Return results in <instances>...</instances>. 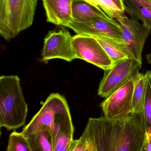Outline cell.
<instances>
[{
	"mask_svg": "<svg viewBox=\"0 0 151 151\" xmlns=\"http://www.w3.org/2000/svg\"><path fill=\"white\" fill-rule=\"evenodd\" d=\"M150 1H151V0H150Z\"/></svg>",
	"mask_w": 151,
	"mask_h": 151,
	"instance_id": "obj_25",
	"label": "cell"
},
{
	"mask_svg": "<svg viewBox=\"0 0 151 151\" xmlns=\"http://www.w3.org/2000/svg\"><path fill=\"white\" fill-rule=\"evenodd\" d=\"M47 20L58 26L65 27L73 22L72 5L73 0H42Z\"/></svg>",
	"mask_w": 151,
	"mask_h": 151,
	"instance_id": "obj_11",
	"label": "cell"
},
{
	"mask_svg": "<svg viewBox=\"0 0 151 151\" xmlns=\"http://www.w3.org/2000/svg\"><path fill=\"white\" fill-rule=\"evenodd\" d=\"M65 27L71 29L77 34L123 40L121 26L117 21L113 22L93 17L85 22H70Z\"/></svg>",
	"mask_w": 151,
	"mask_h": 151,
	"instance_id": "obj_10",
	"label": "cell"
},
{
	"mask_svg": "<svg viewBox=\"0 0 151 151\" xmlns=\"http://www.w3.org/2000/svg\"><path fill=\"white\" fill-rule=\"evenodd\" d=\"M25 101L17 76H2L0 78V126L7 130L24 126L28 114Z\"/></svg>",
	"mask_w": 151,
	"mask_h": 151,
	"instance_id": "obj_2",
	"label": "cell"
},
{
	"mask_svg": "<svg viewBox=\"0 0 151 151\" xmlns=\"http://www.w3.org/2000/svg\"><path fill=\"white\" fill-rule=\"evenodd\" d=\"M42 126L50 127L54 139L59 133H74V125L68 102L59 93H51L42 107L23 129L26 135Z\"/></svg>",
	"mask_w": 151,
	"mask_h": 151,
	"instance_id": "obj_3",
	"label": "cell"
},
{
	"mask_svg": "<svg viewBox=\"0 0 151 151\" xmlns=\"http://www.w3.org/2000/svg\"><path fill=\"white\" fill-rule=\"evenodd\" d=\"M129 18L125 14L115 17L122 29V37L127 43L134 60L142 66V53L145 42L151 32L133 17Z\"/></svg>",
	"mask_w": 151,
	"mask_h": 151,
	"instance_id": "obj_8",
	"label": "cell"
},
{
	"mask_svg": "<svg viewBox=\"0 0 151 151\" xmlns=\"http://www.w3.org/2000/svg\"><path fill=\"white\" fill-rule=\"evenodd\" d=\"M72 37L69 32L64 28L49 32L44 39L42 61L59 59L71 62L76 59Z\"/></svg>",
	"mask_w": 151,
	"mask_h": 151,
	"instance_id": "obj_9",
	"label": "cell"
},
{
	"mask_svg": "<svg viewBox=\"0 0 151 151\" xmlns=\"http://www.w3.org/2000/svg\"><path fill=\"white\" fill-rule=\"evenodd\" d=\"M126 3L125 11L130 16L139 20L151 32V7L141 5L129 0H124Z\"/></svg>",
	"mask_w": 151,
	"mask_h": 151,
	"instance_id": "obj_15",
	"label": "cell"
},
{
	"mask_svg": "<svg viewBox=\"0 0 151 151\" xmlns=\"http://www.w3.org/2000/svg\"><path fill=\"white\" fill-rule=\"evenodd\" d=\"M72 42L77 59L86 61L104 70L110 68L114 65L94 37L77 34L72 37Z\"/></svg>",
	"mask_w": 151,
	"mask_h": 151,
	"instance_id": "obj_7",
	"label": "cell"
},
{
	"mask_svg": "<svg viewBox=\"0 0 151 151\" xmlns=\"http://www.w3.org/2000/svg\"><path fill=\"white\" fill-rule=\"evenodd\" d=\"M100 8L113 19L125 11L124 0H102Z\"/></svg>",
	"mask_w": 151,
	"mask_h": 151,
	"instance_id": "obj_19",
	"label": "cell"
},
{
	"mask_svg": "<svg viewBox=\"0 0 151 151\" xmlns=\"http://www.w3.org/2000/svg\"><path fill=\"white\" fill-rule=\"evenodd\" d=\"M73 22L83 23L93 17H99L108 21H116L109 16L100 8L85 0H73L72 5Z\"/></svg>",
	"mask_w": 151,
	"mask_h": 151,
	"instance_id": "obj_12",
	"label": "cell"
},
{
	"mask_svg": "<svg viewBox=\"0 0 151 151\" xmlns=\"http://www.w3.org/2000/svg\"><path fill=\"white\" fill-rule=\"evenodd\" d=\"M73 133H59L54 139V151H69Z\"/></svg>",
	"mask_w": 151,
	"mask_h": 151,
	"instance_id": "obj_20",
	"label": "cell"
},
{
	"mask_svg": "<svg viewBox=\"0 0 151 151\" xmlns=\"http://www.w3.org/2000/svg\"><path fill=\"white\" fill-rule=\"evenodd\" d=\"M129 1L141 4V5H145V6L151 7V1L150 0H129Z\"/></svg>",
	"mask_w": 151,
	"mask_h": 151,
	"instance_id": "obj_23",
	"label": "cell"
},
{
	"mask_svg": "<svg viewBox=\"0 0 151 151\" xmlns=\"http://www.w3.org/2000/svg\"><path fill=\"white\" fill-rule=\"evenodd\" d=\"M145 74L147 77V82L143 117L146 137L151 134V70H147Z\"/></svg>",
	"mask_w": 151,
	"mask_h": 151,
	"instance_id": "obj_17",
	"label": "cell"
},
{
	"mask_svg": "<svg viewBox=\"0 0 151 151\" xmlns=\"http://www.w3.org/2000/svg\"><path fill=\"white\" fill-rule=\"evenodd\" d=\"M141 66L135 60L128 58L115 63L112 68L104 70L98 90V95L101 98H107L132 77L139 73Z\"/></svg>",
	"mask_w": 151,
	"mask_h": 151,
	"instance_id": "obj_5",
	"label": "cell"
},
{
	"mask_svg": "<svg viewBox=\"0 0 151 151\" xmlns=\"http://www.w3.org/2000/svg\"><path fill=\"white\" fill-rule=\"evenodd\" d=\"M80 138L86 143L87 151H143V113L121 119L91 117Z\"/></svg>",
	"mask_w": 151,
	"mask_h": 151,
	"instance_id": "obj_1",
	"label": "cell"
},
{
	"mask_svg": "<svg viewBox=\"0 0 151 151\" xmlns=\"http://www.w3.org/2000/svg\"><path fill=\"white\" fill-rule=\"evenodd\" d=\"M69 151H87V146L84 140L79 139L72 140Z\"/></svg>",
	"mask_w": 151,
	"mask_h": 151,
	"instance_id": "obj_21",
	"label": "cell"
},
{
	"mask_svg": "<svg viewBox=\"0 0 151 151\" xmlns=\"http://www.w3.org/2000/svg\"><path fill=\"white\" fill-rule=\"evenodd\" d=\"M38 0H0V34L6 41L32 25Z\"/></svg>",
	"mask_w": 151,
	"mask_h": 151,
	"instance_id": "obj_4",
	"label": "cell"
},
{
	"mask_svg": "<svg viewBox=\"0 0 151 151\" xmlns=\"http://www.w3.org/2000/svg\"><path fill=\"white\" fill-rule=\"evenodd\" d=\"M147 82L146 74L139 72L135 82L132 96V107L133 114L143 113Z\"/></svg>",
	"mask_w": 151,
	"mask_h": 151,
	"instance_id": "obj_16",
	"label": "cell"
},
{
	"mask_svg": "<svg viewBox=\"0 0 151 151\" xmlns=\"http://www.w3.org/2000/svg\"><path fill=\"white\" fill-rule=\"evenodd\" d=\"M139 73L132 77L101 102V107L104 116L109 119H121L133 114L132 96Z\"/></svg>",
	"mask_w": 151,
	"mask_h": 151,
	"instance_id": "obj_6",
	"label": "cell"
},
{
	"mask_svg": "<svg viewBox=\"0 0 151 151\" xmlns=\"http://www.w3.org/2000/svg\"><path fill=\"white\" fill-rule=\"evenodd\" d=\"M143 151H151V134L146 137L145 143Z\"/></svg>",
	"mask_w": 151,
	"mask_h": 151,
	"instance_id": "obj_22",
	"label": "cell"
},
{
	"mask_svg": "<svg viewBox=\"0 0 151 151\" xmlns=\"http://www.w3.org/2000/svg\"><path fill=\"white\" fill-rule=\"evenodd\" d=\"M93 37L101 45L113 64L128 58L134 60L128 45L124 40L104 37Z\"/></svg>",
	"mask_w": 151,
	"mask_h": 151,
	"instance_id": "obj_13",
	"label": "cell"
},
{
	"mask_svg": "<svg viewBox=\"0 0 151 151\" xmlns=\"http://www.w3.org/2000/svg\"><path fill=\"white\" fill-rule=\"evenodd\" d=\"M146 57L148 63L151 64V53L147 55Z\"/></svg>",
	"mask_w": 151,
	"mask_h": 151,
	"instance_id": "obj_24",
	"label": "cell"
},
{
	"mask_svg": "<svg viewBox=\"0 0 151 151\" xmlns=\"http://www.w3.org/2000/svg\"><path fill=\"white\" fill-rule=\"evenodd\" d=\"M7 151H31L27 138L22 132L14 131L9 135Z\"/></svg>",
	"mask_w": 151,
	"mask_h": 151,
	"instance_id": "obj_18",
	"label": "cell"
},
{
	"mask_svg": "<svg viewBox=\"0 0 151 151\" xmlns=\"http://www.w3.org/2000/svg\"><path fill=\"white\" fill-rule=\"evenodd\" d=\"M24 136L31 151H54L53 135L48 126H40Z\"/></svg>",
	"mask_w": 151,
	"mask_h": 151,
	"instance_id": "obj_14",
	"label": "cell"
}]
</instances>
